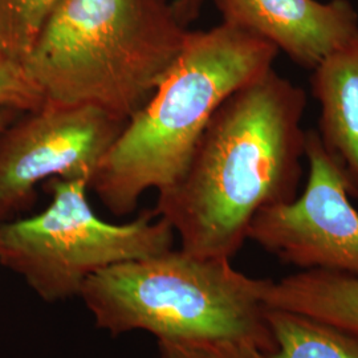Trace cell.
I'll use <instances>...</instances> for the list:
<instances>
[{
    "instance_id": "cell-11",
    "label": "cell",
    "mask_w": 358,
    "mask_h": 358,
    "mask_svg": "<svg viewBox=\"0 0 358 358\" xmlns=\"http://www.w3.org/2000/svg\"><path fill=\"white\" fill-rule=\"evenodd\" d=\"M276 349L268 358H358V337L306 315L267 308Z\"/></svg>"
},
{
    "instance_id": "cell-8",
    "label": "cell",
    "mask_w": 358,
    "mask_h": 358,
    "mask_svg": "<svg viewBox=\"0 0 358 358\" xmlns=\"http://www.w3.org/2000/svg\"><path fill=\"white\" fill-rule=\"evenodd\" d=\"M222 22L266 40L291 62L312 71L358 38L349 0H215Z\"/></svg>"
},
{
    "instance_id": "cell-3",
    "label": "cell",
    "mask_w": 358,
    "mask_h": 358,
    "mask_svg": "<svg viewBox=\"0 0 358 358\" xmlns=\"http://www.w3.org/2000/svg\"><path fill=\"white\" fill-rule=\"evenodd\" d=\"M189 31L171 0H60L22 66L47 103L92 105L128 121Z\"/></svg>"
},
{
    "instance_id": "cell-1",
    "label": "cell",
    "mask_w": 358,
    "mask_h": 358,
    "mask_svg": "<svg viewBox=\"0 0 358 358\" xmlns=\"http://www.w3.org/2000/svg\"><path fill=\"white\" fill-rule=\"evenodd\" d=\"M307 103L306 90L272 68L217 108L183 174L154 207L180 250L231 260L260 210L297 196Z\"/></svg>"
},
{
    "instance_id": "cell-12",
    "label": "cell",
    "mask_w": 358,
    "mask_h": 358,
    "mask_svg": "<svg viewBox=\"0 0 358 358\" xmlns=\"http://www.w3.org/2000/svg\"><path fill=\"white\" fill-rule=\"evenodd\" d=\"M60 0H0V51L22 64Z\"/></svg>"
},
{
    "instance_id": "cell-13",
    "label": "cell",
    "mask_w": 358,
    "mask_h": 358,
    "mask_svg": "<svg viewBox=\"0 0 358 358\" xmlns=\"http://www.w3.org/2000/svg\"><path fill=\"white\" fill-rule=\"evenodd\" d=\"M45 101L43 93L27 76L22 64L0 51V108L27 112Z\"/></svg>"
},
{
    "instance_id": "cell-6",
    "label": "cell",
    "mask_w": 358,
    "mask_h": 358,
    "mask_svg": "<svg viewBox=\"0 0 358 358\" xmlns=\"http://www.w3.org/2000/svg\"><path fill=\"white\" fill-rule=\"evenodd\" d=\"M127 121L92 105L47 103L0 130V211L35 201L41 180L90 179Z\"/></svg>"
},
{
    "instance_id": "cell-9",
    "label": "cell",
    "mask_w": 358,
    "mask_h": 358,
    "mask_svg": "<svg viewBox=\"0 0 358 358\" xmlns=\"http://www.w3.org/2000/svg\"><path fill=\"white\" fill-rule=\"evenodd\" d=\"M310 92L320 106L321 143L358 196V38L312 69Z\"/></svg>"
},
{
    "instance_id": "cell-17",
    "label": "cell",
    "mask_w": 358,
    "mask_h": 358,
    "mask_svg": "<svg viewBox=\"0 0 358 358\" xmlns=\"http://www.w3.org/2000/svg\"><path fill=\"white\" fill-rule=\"evenodd\" d=\"M19 113H20V112H19V110H15V109L0 108V130L4 128V127H7ZM4 217H4L3 213L0 211V224H1V222L4 220Z\"/></svg>"
},
{
    "instance_id": "cell-14",
    "label": "cell",
    "mask_w": 358,
    "mask_h": 358,
    "mask_svg": "<svg viewBox=\"0 0 358 358\" xmlns=\"http://www.w3.org/2000/svg\"><path fill=\"white\" fill-rule=\"evenodd\" d=\"M161 358H217L215 343L190 340H158Z\"/></svg>"
},
{
    "instance_id": "cell-2",
    "label": "cell",
    "mask_w": 358,
    "mask_h": 358,
    "mask_svg": "<svg viewBox=\"0 0 358 358\" xmlns=\"http://www.w3.org/2000/svg\"><path fill=\"white\" fill-rule=\"evenodd\" d=\"M278 55L266 40L223 22L189 31L152 99L103 157L90 190L117 217L133 213L143 192L166 190L183 174L217 108L272 69Z\"/></svg>"
},
{
    "instance_id": "cell-16",
    "label": "cell",
    "mask_w": 358,
    "mask_h": 358,
    "mask_svg": "<svg viewBox=\"0 0 358 358\" xmlns=\"http://www.w3.org/2000/svg\"><path fill=\"white\" fill-rule=\"evenodd\" d=\"M171 4L179 20L185 26L189 27L195 19H198L202 0H171Z\"/></svg>"
},
{
    "instance_id": "cell-15",
    "label": "cell",
    "mask_w": 358,
    "mask_h": 358,
    "mask_svg": "<svg viewBox=\"0 0 358 358\" xmlns=\"http://www.w3.org/2000/svg\"><path fill=\"white\" fill-rule=\"evenodd\" d=\"M215 350L217 358H268L263 350L244 341H217Z\"/></svg>"
},
{
    "instance_id": "cell-4",
    "label": "cell",
    "mask_w": 358,
    "mask_h": 358,
    "mask_svg": "<svg viewBox=\"0 0 358 358\" xmlns=\"http://www.w3.org/2000/svg\"><path fill=\"white\" fill-rule=\"evenodd\" d=\"M267 282L229 259L171 248L94 273L80 297L97 327L115 336L146 331L157 340L244 341L271 355L276 344L266 316Z\"/></svg>"
},
{
    "instance_id": "cell-7",
    "label": "cell",
    "mask_w": 358,
    "mask_h": 358,
    "mask_svg": "<svg viewBox=\"0 0 358 358\" xmlns=\"http://www.w3.org/2000/svg\"><path fill=\"white\" fill-rule=\"evenodd\" d=\"M306 189L294 199L268 206L252 219L247 239L299 268L358 278V211L343 169L307 130Z\"/></svg>"
},
{
    "instance_id": "cell-5",
    "label": "cell",
    "mask_w": 358,
    "mask_h": 358,
    "mask_svg": "<svg viewBox=\"0 0 358 358\" xmlns=\"http://www.w3.org/2000/svg\"><path fill=\"white\" fill-rule=\"evenodd\" d=\"M45 186V210L0 224V263L45 301L80 296L94 273L173 248L176 232L154 208L115 224L93 211L88 179L52 178Z\"/></svg>"
},
{
    "instance_id": "cell-10",
    "label": "cell",
    "mask_w": 358,
    "mask_h": 358,
    "mask_svg": "<svg viewBox=\"0 0 358 358\" xmlns=\"http://www.w3.org/2000/svg\"><path fill=\"white\" fill-rule=\"evenodd\" d=\"M264 301L269 308L297 312L358 337V278L306 269L268 280Z\"/></svg>"
}]
</instances>
